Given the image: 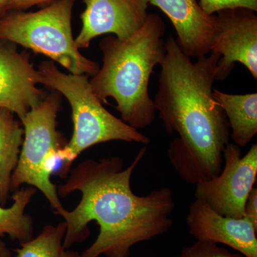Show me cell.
I'll list each match as a JSON object with an SVG mask.
<instances>
[{
    "label": "cell",
    "mask_w": 257,
    "mask_h": 257,
    "mask_svg": "<svg viewBox=\"0 0 257 257\" xmlns=\"http://www.w3.org/2000/svg\"><path fill=\"white\" fill-rule=\"evenodd\" d=\"M146 152L144 147L126 169L120 157H113L87 160L69 171L67 180L57 186V194L65 197L79 192L82 197L73 210L62 208L54 212L66 224L65 248L87 239L88 225L92 221L99 226V232L80 257H128L137 243L170 229L175 208L172 190L164 187L146 196L137 195L132 190V175Z\"/></svg>",
    "instance_id": "obj_1"
},
{
    "label": "cell",
    "mask_w": 257,
    "mask_h": 257,
    "mask_svg": "<svg viewBox=\"0 0 257 257\" xmlns=\"http://www.w3.org/2000/svg\"><path fill=\"white\" fill-rule=\"evenodd\" d=\"M165 45L154 103L167 133L178 135L168 148L171 163L195 185L220 173L231 140L226 115L213 96L220 57L210 52L193 62L173 37Z\"/></svg>",
    "instance_id": "obj_2"
},
{
    "label": "cell",
    "mask_w": 257,
    "mask_h": 257,
    "mask_svg": "<svg viewBox=\"0 0 257 257\" xmlns=\"http://www.w3.org/2000/svg\"><path fill=\"white\" fill-rule=\"evenodd\" d=\"M165 32L162 18L149 14L143 28L127 40L109 35L99 42L102 66L89 80L91 87L101 102L114 99L121 120L136 130L148 127L156 117L149 83L165 57Z\"/></svg>",
    "instance_id": "obj_3"
},
{
    "label": "cell",
    "mask_w": 257,
    "mask_h": 257,
    "mask_svg": "<svg viewBox=\"0 0 257 257\" xmlns=\"http://www.w3.org/2000/svg\"><path fill=\"white\" fill-rule=\"evenodd\" d=\"M37 83L60 93L72 109L73 134L69 143L59 152L62 162L61 178H65L79 155L87 149L111 141L147 145L150 139L111 114L92 90L87 75L65 74L53 61L39 65Z\"/></svg>",
    "instance_id": "obj_4"
},
{
    "label": "cell",
    "mask_w": 257,
    "mask_h": 257,
    "mask_svg": "<svg viewBox=\"0 0 257 257\" xmlns=\"http://www.w3.org/2000/svg\"><path fill=\"white\" fill-rule=\"evenodd\" d=\"M74 3L55 0L37 12H7L0 17V40L46 56L70 74L94 76L99 65L80 53L72 35Z\"/></svg>",
    "instance_id": "obj_5"
},
{
    "label": "cell",
    "mask_w": 257,
    "mask_h": 257,
    "mask_svg": "<svg viewBox=\"0 0 257 257\" xmlns=\"http://www.w3.org/2000/svg\"><path fill=\"white\" fill-rule=\"evenodd\" d=\"M60 104L61 94L55 91L47 94L20 120L23 126V142L10 185L11 192H16L23 184L38 189L54 212L64 208L57 186L51 181L59 152L67 144L57 130Z\"/></svg>",
    "instance_id": "obj_6"
},
{
    "label": "cell",
    "mask_w": 257,
    "mask_h": 257,
    "mask_svg": "<svg viewBox=\"0 0 257 257\" xmlns=\"http://www.w3.org/2000/svg\"><path fill=\"white\" fill-rule=\"evenodd\" d=\"M224 165L216 177L195 184L194 196L221 216L240 219L257 175V144L253 143L241 157L237 145L229 143L225 147Z\"/></svg>",
    "instance_id": "obj_7"
},
{
    "label": "cell",
    "mask_w": 257,
    "mask_h": 257,
    "mask_svg": "<svg viewBox=\"0 0 257 257\" xmlns=\"http://www.w3.org/2000/svg\"><path fill=\"white\" fill-rule=\"evenodd\" d=\"M210 52L220 57L216 81L224 80L239 62L257 79V16L253 10L234 8L218 12Z\"/></svg>",
    "instance_id": "obj_8"
},
{
    "label": "cell",
    "mask_w": 257,
    "mask_h": 257,
    "mask_svg": "<svg viewBox=\"0 0 257 257\" xmlns=\"http://www.w3.org/2000/svg\"><path fill=\"white\" fill-rule=\"evenodd\" d=\"M82 29L75 40L78 49L87 48L96 37L114 35L127 40L140 30L148 17L149 0H84Z\"/></svg>",
    "instance_id": "obj_9"
},
{
    "label": "cell",
    "mask_w": 257,
    "mask_h": 257,
    "mask_svg": "<svg viewBox=\"0 0 257 257\" xmlns=\"http://www.w3.org/2000/svg\"><path fill=\"white\" fill-rule=\"evenodd\" d=\"M16 45L0 40V109L20 120L47 94L37 87V70L30 55L19 52Z\"/></svg>",
    "instance_id": "obj_10"
},
{
    "label": "cell",
    "mask_w": 257,
    "mask_h": 257,
    "mask_svg": "<svg viewBox=\"0 0 257 257\" xmlns=\"http://www.w3.org/2000/svg\"><path fill=\"white\" fill-rule=\"evenodd\" d=\"M186 223L197 241L225 245L244 257H257V227L245 216H221L196 199L189 207Z\"/></svg>",
    "instance_id": "obj_11"
},
{
    "label": "cell",
    "mask_w": 257,
    "mask_h": 257,
    "mask_svg": "<svg viewBox=\"0 0 257 257\" xmlns=\"http://www.w3.org/2000/svg\"><path fill=\"white\" fill-rule=\"evenodd\" d=\"M160 8L175 28L177 43L192 58L210 53L215 17L203 11L198 0H149Z\"/></svg>",
    "instance_id": "obj_12"
},
{
    "label": "cell",
    "mask_w": 257,
    "mask_h": 257,
    "mask_svg": "<svg viewBox=\"0 0 257 257\" xmlns=\"http://www.w3.org/2000/svg\"><path fill=\"white\" fill-rule=\"evenodd\" d=\"M213 96L224 111L234 145L244 147L257 134V93L232 94L214 89Z\"/></svg>",
    "instance_id": "obj_13"
},
{
    "label": "cell",
    "mask_w": 257,
    "mask_h": 257,
    "mask_svg": "<svg viewBox=\"0 0 257 257\" xmlns=\"http://www.w3.org/2000/svg\"><path fill=\"white\" fill-rule=\"evenodd\" d=\"M23 136L21 122L15 114L0 109V205L3 207L11 192L12 175L18 165Z\"/></svg>",
    "instance_id": "obj_14"
},
{
    "label": "cell",
    "mask_w": 257,
    "mask_h": 257,
    "mask_svg": "<svg viewBox=\"0 0 257 257\" xmlns=\"http://www.w3.org/2000/svg\"><path fill=\"white\" fill-rule=\"evenodd\" d=\"M37 189L22 188L15 192L13 204L10 207L0 205V238L8 235L12 239L22 243L33 238V221L25 213Z\"/></svg>",
    "instance_id": "obj_15"
},
{
    "label": "cell",
    "mask_w": 257,
    "mask_h": 257,
    "mask_svg": "<svg viewBox=\"0 0 257 257\" xmlns=\"http://www.w3.org/2000/svg\"><path fill=\"white\" fill-rule=\"evenodd\" d=\"M66 224L46 225L36 237L20 243L16 257H80V253L64 246Z\"/></svg>",
    "instance_id": "obj_16"
},
{
    "label": "cell",
    "mask_w": 257,
    "mask_h": 257,
    "mask_svg": "<svg viewBox=\"0 0 257 257\" xmlns=\"http://www.w3.org/2000/svg\"><path fill=\"white\" fill-rule=\"evenodd\" d=\"M182 257H244L240 253H232L216 243L196 241L182 250Z\"/></svg>",
    "instance_id": "obj_17"
},
{
    "label": "cell",
    "mask_w": 257,
    "mask_h": 257,
    "mask_svg": "<svg viewBox=\"0 0 257 257\" xmlns=\"http://www.w3.org/2000/svg\"><path fill=\"white\" fill-rule=\"evenodd\" d=\"M203 11L208 15H215L221 10L246 8L257 11V0H199Z\"/></svg>",
    "instance_id": "obj_18"
},
{
    "label": "cell",
    "mask_w": 257,
    "mask_h": 257,
    "mask_svg": "<svg viewBox=\"0 0 257 257\" xmlns=\"http://www.w3.org/2000/svg\"><path fill=\"white\" fill-rule=\"evenodd\" d=\"M55 0H9L5 13L13 10H26L38 5H49Z\"/></svg>",
    "instance_id": "obj_19"
},
{
    "label": "cell",
    "mask_w": 257,
    "mask_h": 257,
    "mask_svg": "<svg viewBox=\"0 0 257 257\" xmlns=\"http://www.w3.org/2000/svg\"><path fill=\"white\" fill-rule=\"evenodd\" d=\"M245 217L252 221L257 227V189L253 187L248 194L244 206Z\"/></svg>",
    "instance_id": "obj_20"
},
{
    "label": "cell",
    "mask_w": 257,
    "mask_h": 257,
    "mask_svg": "<svg viewBox=\"0 0 257 257\" xmlns=\"http://www.w3.org/2000/svg\"><path fill=\"white\" fill-rule=\"evenodd\" d=\"M0 257H12L11 251L2 240H0Z\"/></svg>",
    "instance_id": "obj_21"
},
{
    "label": "cell",
    "mask_w": 257,
    "mask_h": 257,
    "mask_svg": "<svg viewBox=\"0 0 257 257\" xmlns=\"http://www.w3.org/2000/svg\"><path fill=\"white\" fill-rule=\"evenodd\" d=\"M8 2L9 0H0V17L5 14Z\"/></svg>",
    "instance_id": "obj_22"
},
{
    "label": "cell",
    "mask_w": 257,
    "mask_h": 257,
    "mask_svg": "<svg viewBox=\"0 0 257 257\" xmlns=\"http://www.w3.org/2000/svg\"><path fill=\"white\" fill-rule=\"evenodd\" d=\"M180 257H182V256H180Z\"/></svg>",
    "instance_id": "obj_23"
}]
</instances>
